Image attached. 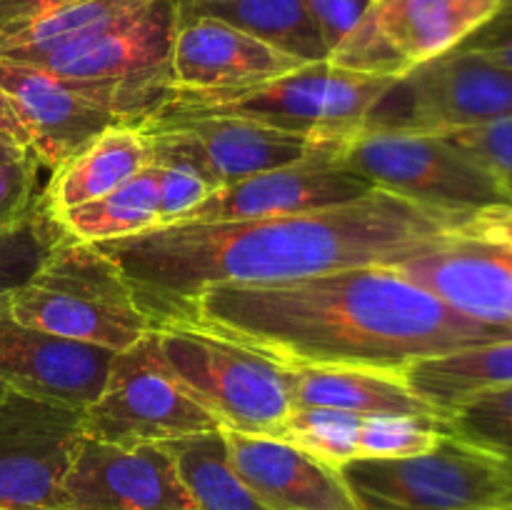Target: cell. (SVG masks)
I'll return each mask as SVG.
<instances>
[{
    "label": "cell",
    "instance_id": "1",
    "mask_svg": "<svg viewBox=\"0 0 512 510\" xmlns=\"http://www.w3.org/2000/svg\"><path fill=\"white\" fill-rule=\"evenodd\" d=\"M465 218L373 190L353 203L298 215L175 223L90 243L120 270L140 308L170 310L215 285H278L415 258Z\"/></svg>",
    "mask_w": 512,
    "mask_h": 510
},
{
    "label": "cell",
    "instance_id": "2",
    "mask_svg": "<svg viewBox=\"0 0 512 510\" xmlns=\"http://www.w3.org/2000/svg\"><path fill=\"white\" fill-rule=\"evenodd\" d=\"M188 325L283 368L403 373L423 358L512 338L458 313L395 265L350 268L278 285H215L158 325Z\"/></svg>",
    "mask_w": 512,
    "mask_h": 510
},
{
    "label": "cell",
    "instance_id": "3",
    "mask_svg": "<svg viewBox=\"0 0 512 510\" xmlns=\"http://www.w3.org/2000/svg\"><path fill=\"white\" fill-rule=\"evenodd\" d=\"M398 78L350 73L328 60L228 90H175L150 120L238 118L325 143H345L368 125Z\"/></svg>",
    "mask_w": 512,
    "mask_h": 510
},
{
    "label": "cell",
    "instance_id": "4",
    "mask_svg": "<svg viewBox=\"0 0 512 510\" xmlns=\"http://www.w3.org/2000/svg\"><path fill=\"white\" fill-rule=\"evenodd\" d=\"M8 315L20 325L120 353L153 333L120 270L95 245L68 238L43 268L10 295Z\"/></svg>",
    "mask_w": 512,
    "mask_h": 510
},
{
    "label": "cell",
    "instance_id": "5",
    "mask_svg": "<svg viewBox=\"0 0 512 510\" xmlns=\"http://www.w3.org/2000/svg\"><path fill=\"white\" fill-rule=\"evenodd\" d=\"M335 160L375 190L458 218L512 203L478 160L440 133L365 125L340 145Z\"/></svg>",
    "mask_w": 512,
    "mask_h": 510
},
{
    "label": "cell",
    "instance_id": "6",
    "mask_svg": "<svg viewBox=\"0 0 512 510\" xmlns=\"http://www.w3.org/2000/svg\"><path fill=\"white\" fill-rule=\"evenodd\" d=\"M358 510H505L512 465L455 435L408 458L350 460L340 468Z\"/></svg>",
    "mask_w": 512,
    "mask_h": 510
},
{
    "label": "cell",
    "instance_id": "7",
    "mask_svg": "<svg viewBox=\"0 0 512 510\" xmlns=\"http://www.w3.org/2000/svg\"><path fill=\"white\" fill-rule=\"evenodd\" d=\"M183 0H155L100 38L53 55L38 68L68 80L80 95L143 125L170 93V53Z\"/></svg>",
    "mask_w": 512,
    "mask_h": 510
},
{
    "label": "cell",
    "instance_id": "8",
    "mask_svg": "<svg viewBox=\"0 0 512 510\" xmlns=\"http://www.w3.org/2000/svg\"><path fill=\"white\" fill-rule=\"evenodd\" d=\"M155 348L170 373L220 428L278 435L288 420L290 373L275 360L188 325H158Z\"/></svg>",
    "mask_w": 512,
    "mask_h": 510
},
{
    "label": "cell",
    "instance_id": "9",
    "mask_svg": "<svg viewBox=\"0 0 512 510\" xmlns=\"http://www.w3.org/2000/svg\"><path fill=\"white\" fill-rule=\"evenodd\" d=\"M503 0H373L358 28L328 55L350 73L405 78L418 65L458 50Z\"/></svg>",
    "mask_w": 512,
    "mask_h": 510
},
{
    "label": "cell",
    "instance_id": "10",
    "mask_svg": "<svg viewBox=\"0 0 512 510\" xmlns=\"http://www.w3.org/2000/svg\"><path fill=\"white\" fill-rule=\"evenodd\" d=\"M205 410L158 355L155 335L148 333L133 348L113 355L100 398L83 410L88 438L113 445H145L218 430Z\"/></svg>",
    "mask_w": 512,
    "mask_h": 510
},
{
    "label": "cell",
    "instance_id": "11",
    "mask_svg": "<svg viewBox=\"0 0 512 510\" xmlns=\"http://www.w3.org/2000/svg\"><path fill=\"white\" fill-rule=\"evenodd\" d=\"M138 128L148 138L153 163H188L218 188L265 170L333 153L343 145L238 118L150 120Z\"/></svg>",
    "mask_w": 512,
    "mask_h": 510
},
{
    "label": "cell",
    "instance_id": "12",
    "mask_svg": "<svg viewBox=\"0 0 512 510\" xmlns=\"http://www.w3.org/2000/svg\"><path fill=\"white\" fill-rule=\"evenodd\" d=\"M83 435V410L5 390L0 395V508H63L65 475Z\"/></svg>",
    "mask_w": 512,
    "mask_h": 510
},
{
    "label": "cell",
    "instance_id": "13",
    "mask_svg": "<svg viewBox=\"0 0 512 510\" xmlns=\"http://www.w3.org/2000/svg\"><path fill=\"white\" fill-rule=\"evenodd\" d=\"M398 118L380 128L453 133L512 118V70L478 55L453 50L418 65L385 95Z\"/></svg>",
    "mask_w": 512,
    "mask_h": 510
},
{
    "label": "cell",
    "instance_id": "14",
    "mask_svg": "<svg viewBox=\"0 0 512 510\" xmlns=\"http://www.w3.org/2000/svg\"><path fill=\"white\" fill-rule=\"evenodd\" d=\"M60 510H198L160 443H105L83 435Z\"/></svg>",
    "mask_w": 512,
    "mask_h": 510
},
{
    "label": "cell",
    "instance_id": "15",
    "mask_svg": "<svg viewBox=\"0 0 512 510\" xmlns=\"http://www.w3.org/2000/svg\"><path fill=\"white\" fill-rule=\"evenodd\" d=\"M335 155L338 150L220 185L183 223L280 218L335 208L373 193V185L345 170Z\"/></svg>",
    "mask_w": 512,
    "mask_h": 510
},
{
    "label": "cell",
    "instance_id": "16",
    "mask_svg": "<svg viewBox=\"0 0 512 510\" xmlns=\"http://www.w3.org/2000/svg\"><path fill=\"white\" fill-rule=\"evenodd\" d=\"M113 355L0 313V383L13 393L88 410L103 393Z\"/></svg>",
    "mask_w": 512,
    "mask_h": 510
},
{
    "label": "cell",
    "instance_id": "17",
    "mask_svg": "<svg viewBox=\"0 0 512 510\" xmlns=\"http://www.w3.org/2000/svg\"><path fill=\"white\" fill-rule=\"evenodd\" d=\"M395 268L458 313L512 335V250L448 233Z\"/></svg>",
    "mask_w": 512,
    "mask_h": 510
},
{
    "label": "cell",
    "instance_id": "18",
    "mask_svg": "<svg viewBox=\"0 0 512 510\" xmlns=\"http://www.w3.org/2000/svg\"><path fill=\"white\" fill-rule=\"evenodd\" d=\"M0 93L18 115L38 163L50 173L103 130L123 125L118 115L38 65L0 58Z\"/></svg>",
    "mask_w": 512,
    "mask_h": 510
},
{
    "label": "cell",
    "instance_id": "19",
    "mask_svg": "<svg viewBox=\"0 0 512 510\" xmlns=\"http://www.w3.org/2000/svg\"><path fill=\"white\" fill-rule=\"evenodd\" d=\"M300 58L208 13L180 5L170 53V88L228 90L263 83L303 68Z\"/></svg>",
    "mask_w": 512,
    "mask_h": 510
},
{
    "label": "cell",
    "instance_id": "20",
    "mask_svg": "<svg viewBox=\"0 0 512 510\" xmlns=\"http://www.w3.org/2000/svg\"><path fill=\"white\" fill-rule=\"evenodd\" d=\"M228 458L270 510H358L338 468L273 435L223 428Z\"/></svg>",
    "mask_w": 512,
    "mask_h": 510
},
{
    "label": "cell",
    "instance_id": "21",
    "mask_svg": "<svg viewBox=\"0 0 512 510\" xmlns=\"http://www.w3.org/2000/svg\"><path fill=\"white\" fill-rule=\"evenodd\" d=\"M293 408H328L360 415H408L443 420L403 373L370 368H288Z\"/></svg>",
    "mask_w": 512,
    "mask_h": 510
},
{
    "label": "cell",
    "instance_id": "22",
    "mask_svg": "<svg viewBox=\"0 0 512 510\" xmlns=\"http://www.w3.org/2000/svg\"><path fill=\"white\" fill-rule=\"evenodd\" d=\"M150 163V145L138 125H113L50 173L40 203L50 215L98 200L128 183Z\"/></svg>",
    "mask_w": 512,
    "mask_h": 510
},
{
    "label": "cell",
    "instance_id": "23",
    "mask_svg": "<svg viewBox=\"0 0 512 510\" xmlns=\"http://www.w3.org/2000/svg\"><path fill=\"white\" fill-rule=\"evenodd\" d=\"M403 375L415 395L440 418H448L468 400L512 385V338L423 358L410 363Z\"/></svg>",
    "mask_w": 512,
    "mask_h": 510
},
{
    "label": "cell",
    "instance_id": "24",
    "mask_svg": "<svg viewBox=\"0 0 512 510\" xmlns=\"http://www.w3.org/2000/svg\"><path fill=\"white\" fill-rule=\"evenodd\" d=\"M155 0H75L40 15L18 33L0 40V58L40 65L53 55L80 48L118 28Z\"/></svg>",
    "mask_w": 512,
    "mask_h": 510
},
{
    "label": "cell",
    "instance_id": "25",
    "mask_svg": "<svg viewBox=\"0 0 512 510\" xmlns=\"http://www.w3.org/2000/svg\"><path fill=\"white\" fill-rule=\"evenodd\" d=\"M165 450L198 510H270L235 473L223 428L165 440Z\"/></svg>",
    "mask_w": 512,
    "mask_h": 510
},
{
    "label": "cell",
    "instance_id": "26",
    "mask_svg": "<svg viewBox=\"0 0 512 510\" xmlns=\"http://www.w3.org/2000/svg\"><path fill=\"white\" fill-rule=\"evenodd\" d=\"M160 173L158 165L148 163L138 175L98 200L53 215L65 235L78 243H103V240L130 238L158 228Z\"/></svg>",
    "mask_w": 512,
    "mask_h": 510
},
{
    "label": "cell",
    "instance_id": "27",
    "mask_svg": "<svg viewBox=\"0 0 512 510\" xmlns=\"http://www.w3.org/2000/svg\"><path fill=\"white\" fill-rule=\"evenodd\" d=\"M185 5L195 13L215 15L263 43L295 55L303 63L328 60V50L305 0H235L225 5H200L195 0H185Z\"/></svg>",
    "mask_w": 512,
    "mask_h": 510
},
{
    "label": "cell",
    "instance_id": "28",
    "mask_svg": "<svg viewBox=\"0 0 512 510\" xmlns=\"http://www.w3.org/2000/svg\"><path fill=\"white\" fill-rule=\"evenodd\" d=\"M63 240L68 235L40 198L23 215L0 223V313H8L10 295L43 268Z\"/></svg>",
    "mask_w": 512,
    "mask_h": 510
},
{
    "label": "cell",
    "instance_id": "29",
    "mask_svg": "<svg viewBox=\"0 0 512 510\" xmlns=\"http://www.w3.org/2000/svg\"><path fill=\"white\" fill-rule=\"evenodd\" d=\"M443 430L512 465V385L460 405L443 418Z\"/></svg>",
    "mask_w": 512,
    "mask_h": 510
},
{
    "label": "cell",
    "instance_id": "30",
    "mask_svg": "<svg viewBox=\"0 0 512 510\" xmlns=\"http://www.w3.org/2000/svg\"><path fill=\"white\" fill-rule=\"evenodd\" d=\"M453 140L473 160H478L508 193L512 200V118L495 123L475 125V128L440 133Z\"/></svg>",
    "mask_w": 512,
    "mask_h": 510
},
{
    "label": "cell",
    "instance_id": "31",
    "mask_svg": "<svg viewBox=\"0 0 512 510\" xmlns=\"http://www.w3.org/2000/svg\"><path fill=\"white\" fill-rule=\"evenodd\" d=\"M153 163V160H150ZM160 173L158 228L183 223L218 185L188 163H155Z\"/></svg>",
    "mask_w": 512,
    "mask_h": 510
},
{
    "label": "cell",
    "instance_id": "32",
    "mask_svg": "<svg viewBox=\"0 0 512 510\" xmlns=\"http://www.w3.org/2000/svg\"><path fill=\"white\" fill-rule=\"evenodd\" d=\"M43 165L35 155L15 160H0V223L23 215L38 203V170Z\"/></svg>",
    "mask_w": 512,
    "mask_h": 510
},
{
    "label": "cell",
    "instance_id": "33",
    "mask_svg": "<svg viewBox=\"0 0 512 510\" xmlns=\"http://www.w3.org/2000/svg\"><path fill=\"white\" fill-rule=\"evenodd\" d=\"M373 0H305L328 55L358 28Z\"/></svg>",
    "mask_w": 512,
    "mask_h": 510
},
{
    "label": "cell",
    "instance_id": "34",
    "mask_svg": "<svg viewBox=\"0 0 512 510\" xmlns=\"http://www.w3.org/2000/svg\"><path fill=\"white\" fill-rule=\"evenodd\" d=\"M458 50L512 70V0H503L498 13L478 33L470 35Z\"/></svg>",
    "mask_w": 512,
    "mask_h": 510
},
{
    "label": "cell",
    "instance_id": "35",
    "mask_svg": "<svg viewBox=\"0 0 512 510\" xmlns=\"http://www.w3.org/2000/svg\"><path fill=\"white\" fill-rule=\"evenodd\" d=\"M455 233L512 250V203L493 205V208H483L468 215Z\"/></svg>",
    "mask_w": 512,
    "mask_h": 510
},
{
    "label": "cell",
    "instance_id": "36",
    "mask_svg": "<svg viewBox=\"0 0 512 510\" xmlns=\"http://www.w3.org/2000/svg\"><path fill=\"white\" fill-rule=\"evenodd\" d=\"M68 3H75V0H0V40L23 30L40 15Z\"/></svg>",
    "mask_w": 512,
    "mask_h": 510
},
{
    "label": "cell",
    "instance_id": "37",
    "mask_svg": "<svg viewBox=\"0 0 512 510\" xmlns=\"http://www.w3.org/2000/svg\"><path fill=\"white\" fill-rule=\"evenodd\" d=\"M25 155H33L30 145L18 135L0 130V160H15L25 158Z\"/></svg>",
    "mask_w": 512,
    "mask_h": 510
},
{
    "label": "cell",
    "instance_id": "38",
    "mask_svg": "<svg viewBox=\"0 0 512 510\" xmlns=\"http://www.w3.org/2000/svg\"><path fill=\"white\" fill-rule=\"evenodd\" d=\"M0 130H5V133L18 135V138H23L25 143H28V135H25L23 125H20L18 115H15V110L10 108V103H8V100H5L3 93H0Z\"/></svg>",
    "mask_w": 512,
    "mask_h": 510
},
{
    "label": "cell",
    "instance_id": "39",
    "mask_svg": "<svg viewBox=\"0 0 512 510\" xmlns=\"http://www.w3.org/2000/svg\"><path fill=\"white\" fill-rule=\"evenodd\" d=\"M200 5H225V3H235V0H195Z\"/></svg>",
    "mask_w": 512,
    "mask_h": 510
},
{
    "label": "cell",
    "instance_id": "40",
    "mask_svg": "<svg viewBox=\"0 0 512 510\" xmlns=\"http://www.w3.org/2000/svg\"><path fill=\"white\" fill-rule=\"evenodd\" d=\"M5 390H8V388H5V385H3V383H0V395H3V393H5Z\"/></svg>",
    "mask_w": 512,
    "mask_h": 510
},
{
    "label": "cell",
    "instance_id": "41",
    "mask_svg": "<svg viewBox=\"0 0 512 510\" xmlns=\"http://www.w3.org/2000/svg\"><path fill=\"white\" fill-rule=\"evenodd\" d=\"M505 510H512V505H508V508H505Z\"/></svg>",
    "mask_w": 512,
    "mask_h": 510
},
{
    "label": "cell",
    "instance_id": "42",
    "mask_svg": "<svg viewBox=\"0 0 512 510\" xmlns=\"http://www.w3.org/2000/svg\"><path fill=\"white\" fill-rule=\"evenodd\" d=\"M0 510H3V508H0Z\"/></svg>",
    "mask_w": 512,
    "mask_h": 510
}]
</instances>
